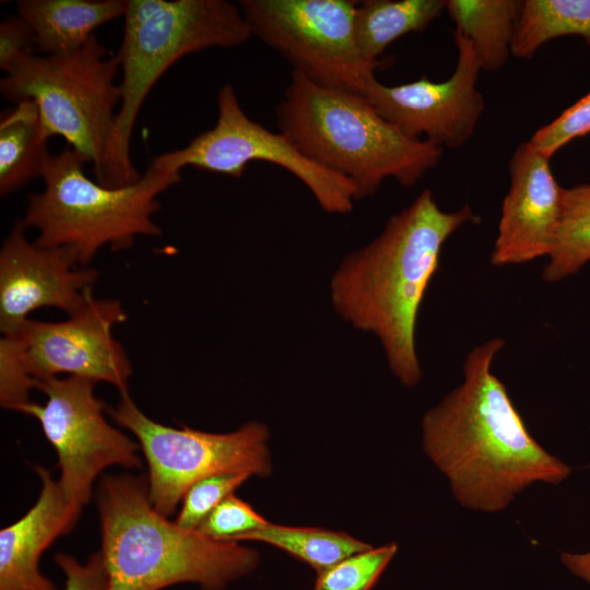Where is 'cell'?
<instances>
[{
  "instance_id": "cell-1",
  "label": "cell",
  "mask_w": 590,
  "mask_h": 590,
  "mask_svg": "<svg viewBox=\"0 0 590 590\" xmlns=\"http://www.w3.org/2000/svg\"><path fill=\"white\" fill-rule=\"evenodd\" d=\"M505 341L474 347L463 382L423 417V447L465 508L496 512L535 482L558 484L570 468L529 434L492 364Z\"/></svg>"
},
{
  "instance_id": "cell-2",
  "label": "cell",
  "mask_w": 590,
  "mask_h": 590,
  "mask_svg": "<svg viewBox=\"0 0 590 590\" xmlns=\"http://www.w3.org/2000/svg\"><path fill=\"white\" fill-rule=\"evenodd\" d=\"M469 222H479V217L468 204L446 212L430 190H423L389 217L378 237L351 252L331 280L335 311L379 339L392 374L404 386L413 387L422 377L415 350L416 320L438 269L440 250Z\"/></svg>"
},
{
  "instance_id": "cell-3",
  "label": "cell",
  "mask_w": 590,
  "mask_h": 590,
  "mask_svg": "<svg viewBox=\"0 0 590 590\" xmlns=\"http://www.w3.org/2000/svg\"><path fill=\"white\" fill-rule=\"evenodd\" d=\"M97 507L106 590H161L181 582L223 590L258 566L255 550L182 529L157 512L142 475L104 476Z\"/></svg>"
},
{
  "instance_id": "cell-4",
  "label": "cell",
  "mask_w": 590,
  "mask_h": 590,
  "mask_svg": "<svg viewBox=\"0 0 590 590\" xmlns=\"http://www.w3.org/2000/svg\"><path fill=\"white\" fill-rule=\"evenodd\" d=\"M275 121L295 148L356 187V200L394 178L412 187L439 162L442 149L412 139L385 120L362 94L319 85L291 71Z\"/></svg>"
},
{
  "instance_id": "cell-5",
  "label": "cell",
  "mask_w": 590,
  "mask_h": 590,
  "mask_svg": "<svg viewBox=\"0 0 590 590\" xmlns=\"http://www.w3.org/2000/svg\"><path fill=\"white\" fill-rule=\"evenodd\" d=\"M120 60V105L116 126L95 180L117 188L142 175L130 157L139 111L158 79L186 55L234 48L252 37L238 4L226 0H125Z\"/></svg>"
},
{
  "instance_id": "cell-6",
  "label": "cell",
  "mask_w": 590,
  "mask_h": 590,
  "mask_svg": "<svg viewBox=\"0 0 590 590\" xmlns=\"http://www.w3.org/2000/svg\"><path fill=\"white\" fill-rule=\"evenodd\" d=\"M86 163L69 145L48 156L44 189L28 193L21 220L26 229H36L38 246L66 247L80 267H87L106 246L121 251L139 236L162 235L153 221L161 209L157 197L181 180L179 172L151 162L137 182L110 188L86 176Z\"/></svg>"
},
{
  "instance_id": "cell-7",
  "label": "cell",
  "mask_w": 590,
  "mask_h": 590,
  "mask_svg": "<svg viewBox=\"0 0 590 590\" xmlns=\"http://www.w3.org/2000/svg\"><path fill=\"white\" fill-rule=\"evenodd\" d=\"M1 94L17 104L33 102L48 138L61 137L93 164L96 177L116 126L120 60L92 36L69 55L19 54L3 68Z\"/></svg>"
},
{
  "instance_id": "cell-8",
  "label": "cell",
  "mask_w": 590,
  "mask_h": 590,
  "mask_svg": "<svg viewBox=\"0 0 590 590\" xmlns=\"http://www.w3.org/2000/svg\"><path fill=\"white\" fill-rule=\"evenodd\" d=\"M106 412L138 439L149 467L150 502L164 517L203 479L238 472L267 476L271 472L264 424L248 422L226 434L174 428L145 415L129 391L120 392L117 405Z\"/></svg>"
},
{
  "instance_id": "cell-9",
  "label": "cell",
  "mask_w": 590,
  "mask_h": 590,
  "mask_svg": "<svg viewBox=\"0 0 590 590\" xmlns=\"http://www.w3.org/2000/svg\"><path fill=\"white\" fill-rule=\"evenodd\" d=\"M252 36L310 81L362 92L381 62L368 61L355 35L357 1L240 0Z\"/></svg>"
},
{
  "instance_id": "cell-10",
  "label": "cell",
  "mask_w": 590,
  "mask_h": 590,
  "mask_svg": "<svg viewBox=\"0 0 590 590\" xmlns=\"http://www.w3.org/2000/svg\"><path fill=\"white\" fill-rule=\"evenodd\" d=\"M216 103L219 115L211 129L181 149L155 156L152 163L179 173L191 166L234 178L243 177L248 163H272L298 178L323 211L333 214L352 211L356 200L353 182L307 158L280 131H270L249 118L233 85L224 84L220 88Z\"/></svg>"
},
{
  "instance_id": "cell-11",
  "label": "cell",
  "mask_w": 590,
  "mask_h": 590,
  "mask_svg": "<svg viewBox=\"0 0 590 590\" xmlns=\"http://www.w3.org/2000/svg\"><path fill=\"white\" fill-rule=\"evenodd\" d=\"M94 381L76 377L36 380L44 404L28 402L19 412L35 417L55 448L66 498L82 509L90 500L96 476L106 468H141L140 445L111 426L106 406L94 394Z\"/></svg>"
},
{
  "instance_id": "cell-12",
  "label": "cell",
  "mask_w": 590,
  "mask_h": 590,
  "mask_svg": "<svg viewBox=\"0 0 590 590\" xmlns=\"http://www.w3.org/2000/svg\"><path fill=\"white\" fill-rule=\"evenodd\" d=\"M63 321L28 319L14 335L20 355L35 380L76 376L128 391L132 365L113 334L128 318L121 303L93 297Z\"/></svg>"
},
{
  "instance_id": "cell-13",
  "label": "cell",
  "mask_w": 590,
  "mask_h": 590,
  "mask_svg": "<svg viewBox=\"0 0 590 590\" xmlns=\"http://www.w3.org/2000/svg\"><path fill=\"white\" fill-rule=\"evenodd\" d=\"M458 51L452 74L442 82L427 76L388 86L371 79L361 94L388 122L406 137L439 146L457 149L474 134L484 110V97L476 87L480 74L475 52L468 38L452 31Z\"/></svg>"
},
{
  "instance_id": "cell-14",
  "label": "cell",
  "mask_w": 590,
  "mask_h": 590,
  "mask_svg": "<svg viewBox=\"0 0 590 590\" xmlns=\"http://www.w3.org/2000/svg\"><path fill=\"white\" fill-rule=\"evenodd\" d=\"M16 221L0 249V331L16 335L38 308L54 307L72 316L94 297L98 272L80 267L66 247L30 241Z\"/></svg>"
},
{
  "instance_id": "cell-15",
  "label": "cell",
  "mask_w": 590,
  "mask_h": 590,
  "mask_svg": "<svg viewBox=\"0 0 590 590\" xmlns=\"http://www.w3.org/2000/svg\"><path fill=\"white\" fill-rule=\"evenodd\" d=\"M550 160L529 141L520 143L509 162L510 187L502 203L494 266L520 264L548 257L562 210L563 187Z\"/></svg>"
},
{
  "instance_id": "cell-16",
  "label": "cell",
  "mask_w": 590,
  "mask_h": 590,
  "mask_svg": "<svg viewBox=\"0 0 590 590\" xmlns=\"http://www.w3.org/2000/svg\"><path fill=\"white\" fill-rule=\"evenodd\" d=\"M42 489L34 506L0 531V590H60L39 570L43 552L71 531L81 509L64 496L50 471L36 465Z\"/></svg>"
},
{
  "instance_id": "cell-17",
  "label": "cell",
  "mask_w": 590,
  "mask_h": 590,
  "mask_svg": "<svg viewBox=\"0 0 590 590\" xmlns=\"http://www.w3.org/2000/svg\"><path fill=\"white\" fill-rule=\"evenodd\" d=\"M17 15L32 27L35 48L48 56L81 49L94 31L125 14L121 0H20Z\"/></svg>"
},
{
  "instance_id": "cell-18",
  "label": "cell",
  "mask_w": 590,
  "mask_h": 590,
  "mask_svg": "<svg viewBox=\"0 0 590 590\" xmlns=\"http://www.w3.org/2000/svg\"><path fill=\"white\" fill-rule=\"evenodd\" d=\"M522 0H446L456 31L471 43L480 69H502L511 55Z\"/></svg>"
},
{
  "instance_id": "cell-19",
  "label": "cell",
  "mask_w": 590,
  "mask_h": 590,
  "mask_svg": "<svg viewBox=\"0 0 590 590\" xmlns=\"http://www.w3.org/2000/svg\"><path fill=\"white\" fill-rule=\"evenodd\" d=\"M0 119V194L12 193L43 175L48 140L33 102L14 104Z\"/></svg>"
},
{
  "instance_id": "cell-20",
  "label": "cell",
  "mask_w": 590,
  "mask_h": 590,
  "mask_svg": "<svg viewBox=\"0 0 590 590\" xmlns=\"http://www.w3.org/2000/svg\"><path fill=\"white\" fill-rule=\"evenodd\" d=\"M446 0H365L357 2L355 35L361 54L381 62L385 49L401 36L422 32L445 11Z\"/></svg>"
},
{
  "instance_id": "cell-21",
  "label": "cell",
  "mask_w": 590,
  "mask_h": 590,
  "mask_svg": "<svg viewBox=\"0 0 590 590\" xmlns=\"http://www.w3.org/2000/svg\"><path fill=\"white\" fill-rule=\"evenodd\" d=\"M567 35L581 37L590 47V0H523L511 55L530 59L546 42Z\"/></svg>"
},
{
  "instance_id": "cell-22",
  "label": "cell",
  "mask_w": 590,
  "mask_h": 590,
  "mask_svg": "<svg viewBox=\"0 0 590 590\" xmlns=\"http://www.w3.org/2000/svg\"><path fill=\"white\" fill-rule=\"evenodd\" d=\"M258 541L273 545L312 567L317 575L342 559L371 546L344 532L319 528L287 527L268 523L244 533L233 542Z\"/></svg>"
},
{
  "instance_id": "cell-23",
  "label": "cell",
  "mask_w": 590,
  "mask_h": 590,
  "mask_svg": "<svg viewBox=\"0 0 590 590\" xmlns=\"http://www.w3.org/2000/svg\"><path fill=\"white\" fill-rule=\"evenodd\" d=\"M542 278L557 282L590 261V184L563 188L562 210L553 249Z\"/></svg>"
},
{
  "instance_id": "cell-24",
  "label": "cell",
  "mask_w": 590,
  "mask_h": 590,
  "mask_svg": "<svg viewBox=\"0 0 590 590\" xmlns=\"http://www.w3.org/2000/svg\"><path fill=\"white\" fill-rule=\"evenodd\" d=\"M397 550L389 543L353 554L318 574L314 590H370Z\"/></svg>"
},
{
  "instance_id": "cell-25",
  "label": "cell",
  "mask_w": 590,
  "mask_h": 590,
  "mask_svg": "<svg viewBox=\"0 0 590 590\" xmlns=\"http://www.w3.org/2000/svg\"><path fill=\"white\" fill-rule=\"evenodd\" d=\"M249 473H225L203 479L185 494L176 523L186 530L196 531L220 503L247 481Z\"/></svg>"
},
{
  "instance_id": "cell-26",
  "label": "cell",
  "mask_w": 590,
  "mask_h": 590,
  "mask_svg": "<svg viewBox=\"0 0 590 590\" xmlns=\"http://www.w3.org/2000/svg\"><path fill=\"white\" fill-rule=\"evenodd\" d=\"M589 132L590 92L566 108L553 121L539 128L529 142L539 153L551 158L564 145Z\"/></svg>"
},
{
  "instance_id": "cell-27",
  "label": "cell",
  "mask_w": 590,
  "mask_h": 590,
  "mask_svg": "<svg viewBox=\"0 0 590 590\" xmlns=\"http://www.w3.org/2000/svg\"><path fill=\"white\" fill-rule=\"evenodd\" d=\"M268 523L249 504L231 494L214 508L196 531L216 541H234L237 536Z\"/></svg>"
},
{
  "instance_id": "cell-28",
  "label": "cell",
  "mask_w": 590,
  "mask_h": 590,
  "mask_svg": "<svg viewBox=\"0 0 590 590\" xmlns=\"http://www.w3.org/2000/svg\"><path fill=\"white\" fill-rule=\"evenodd\" d=\"M36 380L22 362L15 337L0 339V403L8 410L20 411L30 401Z\"/></svg>"
},
{
  "instance_id": "cell-29",
  "label": "cell",
  "mask_w": 590,
  "mask_h": 590,
  "mask_svg": "<svg viewBox=\"0 0 590 590\" xmlns=\"http://www.w3.org/2000/svg\"><path fill=\"white\" fill-rule=\"evenodd\" d=\"M55 562L64 575L63 590H106L107 576L99 552L84 564L66 553L56 555Z\"/></svg>"
},
{
  "instance_id": "cell-30",
  "label": "cell",
  "mask_w": 590,
  "mask_h": 590,
  "mask_svg": "<svg viewBox=\"0 0 590 590\" xmlns=\"http://www.w3.org/2000/svg\"><path fill=\"white\" fill-rule=\"evenodd\" d=\"M35 35L32 27L19 15L0 23V68L19 54H33Z\"/></svg>"
},
{
  "instance_id": "cell-31",
  "label": "cell",
  "mask_w": 590,
  "mask_h": 590,
  "mask_svg": "<svg viewBox=\"0 0 590 590\" xmlns=\"http://www.w3.org/2000/svg\"><path fill=\"white\" fill-rule=\"evenodd\" d=\"M562 562L575 576L590 583V552L585 554L562 553Z\"/></svg>"
}]
</instances>
